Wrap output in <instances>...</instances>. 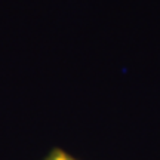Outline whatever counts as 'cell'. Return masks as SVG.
<instances>
[{
  "label": "cell",
  "mask_w": 160,
  "mask_h": 160,
  "mask_svg": "<svg viewBox=\"0 0 160 160\" xmlns=\"http://www.w3.org/2000/svg\"><path fill=\"white\" fill-rule=\"evenodd\" d=\"M51 160H73V159H70L68 156H65V154H62V153H57V154L53 156Z\"/></svg>",
  "instance_id": "cell-1"
}]
</instances>
